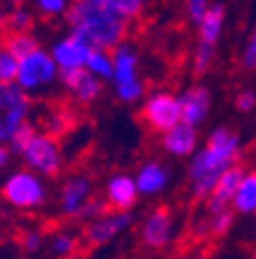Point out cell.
I'll use <instances>...</instances> for the list:
<instances>
[{
  "instance_id": "ffe728a7",
  "label": "cell",
  "mask_w": 256,
  "mask_h": 259,
  "mask_svg": "<svg viewBox=\"0 0 256 259\" xmlns=\"http://www.w3.org/2000/svg\"><path fill=\"white\" fill-rule=\"evenodd\" d=\"M233 210H238V213H254L256 210V171L245 174L233 199Z\"/></svg>"
},
{
  "instance_id": "603a6c76",
  "label": "cell",
  "mask_w": 256,
  "mask_h": 259,
  "mask_svg": "<svg viewBox=\"0 0 256 259\" xmlns=\"http://www.w3.org/2000/svg\"><path fill=\"white\" fill-rule=\"evenodd\" d=\"M85 70H90L95 76L99 79H113V72H116V65H113V54H109L107 49H92L90 58Z\"/></svg>"
},
{
  "instance_id": "30bf717a",
  "label": "cell",
  "mask_w": 256,
  "mask_h": 259,
  "mask_svg": "<svg viewBox=\"0 0 256 259\" xmlns=\"http://www.w3.org/2000/svg\"><path fill=\"white\" fill-rule=\"evenodd\" d=\"M245 174L247 171L240 164H233L231 169H226V171L222 174V178L217 181L213 194H210V199L206 201L208 213H219V210L233 208V199H235V194H238V188H240Z\"/></svg>"
},
{
  "instance_id": "9c48e42d",
  "label": "cell",
  "mask_w": 256,
  "mask_h": 259,
  "mask_svg": "<svg viewBox=\"0 0 256 259\" xmlns=\"http://www.w3.org/2000/svg\"><path fill=\"white\" fill-rule=\"evenodd\" d=\"M92 49H95V47H92L90 42H85L81 35L72 32V35H67L65 39H60V42L54 44L51 56H54V60L58 63L60 72H65V70H81V67H85V65H88V58H90Z\"/></svg>"
},
{
  "instance_id": "ba28073f",
  "label": "cell",
  "mask_w": 256,
  "mask_h": 259,
  "mask_svg": "<svg viewBox=\"0 0 256 259\" xmlns=\"http://www.w3.org/2000/svg\"><path fill=\"white\" fill-rule=\"evenodd\" d=\"M60 67L54 60V56L46 54L44 49L32 51L30 56L21 60L19 65V76H16V83L23 88V91H37V88L46 86L58 76Z\"/></svg>"
},
{
  "instance_id": "3957f363",
  "label": "cell",
  "mask_w": 256,
  "mask_h": 259,
  "mask_svg": "<svg viewBox=\"0 0 256 259\" xmlns=\"http://www.w3.org/2000/svg\"><path fill=\"white\" fill-rule=\"evenodd\" d=\"M113 86H116V95L123 102H136L143 95V83L139 79V56L134 51L132 44L123 42L118 49H113Z\"/></svg>"
},
{
  "instance_id": "8992f818",
  "label": "cell",
  "mask_w": 256,
  "mask_h": 259,
  "mask_svg": "<svg viewBox=\"0 0 256 259\" xmlns=\"http://www.w3.org/2000/svg\"><path fill=\"white\" fill-rule=\"evenodd\" d=\"M23 160H26V164L32 169L35 174H39V176H58L60 167H63V153H60V144L58 139H56L54 135H48V132H44V135H39L30 141V146L26 148V153H23Z\"/></svg>"
},
{
  "instance_id": "44dd1931",
  "label": "cell",
  "mask_w": 256,
  "mask_h": 259,
  "mask_svg": "<svg viewBox=\"0 0 256 259\" xmlns=\"http://www.w3.org/2000/svg\"><path fill=\"white\" fill-rule=\"evenodd\" d=\"M5 49L10 54H14L19 60H23L32 51H37L39 44H37V39L32 37V32H7Z\"/></svg>"
},
{
  "instance_id": "8fae6325",
  "label": "cell",
  "mask_w": 256,
  "mask_h": 259,
  "mask_svg": "<svg viewBox=\"0 0 256 259\" xmlns=\"http://www.w3.org/2000/svg\"><path fill=\"white\" fill-rule=\"evenodd\" d=\"M60 81L72 93V97L81 104H90L101 95V79L92 74L90 70H85V67L60 72Z\"/></svg>"
},
{
  "instance_id": "7c38bea8",
  "label": "cell",
  "mask_w": 256,
  "mask_h": 259,
  "mask_svg": "<svg viewBox=\"0 0 256 259\" xmlns=\"http://www.w3.org/2000/svg\"><path fill=\"white\" fill-rule=\"evenodd\" d=\"M92 183L88 176H72L63 183L60 190V208L65 215L79 218L81 210L85 208V204L92 199Z\"/></svg>"
},
{
  "instance_id": "d6986e66",
  "label": "cell",
  "mask_w": 256,
  "mask_h": 259,
  "mask_svg": "<svg viewBox=\"0 0 256 259\" xmlns=\"http://www.w3.org/2000/svg\"><path fill=\"white\" fill-rule=\"evenodd\" d=\"M224 19H226L224 5H210V10L206 12V16L198 23V42L215 47L217 39L222 37V30H224Z\"/></svg>"
},
{
  "instance_id": "ac0fdd59",
  "label": "cell",
  "mask_w": 256,
  "mask_h": 259,
  "mask_svg": "<svg viewBox=\"0 0 256 259\" xmlns=\"http://www.w3.org/2000/svg\"><path fill=\"white\" fill-rule=\"evenodd\" d=\"M136 185L141 194H157L169 185V169L160 162H148L136 174Z\"/></svg>"
},
{
  "instance_id": "d590c367",
  "label": "cell",
  "mask_w": 256,
  "mask_h": 259,
  "mask_svg": "<svg viewBox=\"0 0 256 259\" xmlns=\"http://www.w3.org/2000/svg\"><path fill=\"white\" fill-rule=\"evenodd\" d=\"M196 259H206V257H196Z\"/></svg>"
},
{
  "instance_id": "d4e9b609",
  "label": "cell",
  "mask_w": 256,
  "mask_h": 259,
  "mask_svg": "<svg viewBox=\"0 0 256 259\" xmlns=\"http://www.w3.org/2000/svg\"><path fill=\"white\" fill-rule=\"evenodd\" d=\"M37 137V130H35V125L30 123V120H26V123L21 125V127L16 130L14 135H12V139L7 141V148H10L12 153H16V155H23L26 153V148L30 146V141Z\"/></svg>"
},
{
  "instance_id": "52a82bcc",
  "label": "cell",
  "mask_w": 256,
  "mask_h": 259,
  "mask_svg": "<svg viewBox=\"0 0 256 259\" xmlns=\"http://www.w3.org/2000/svg\"><path fill=\"white\" fill-rule=\"evenodd\" d=\"M141 118L157 132H169L171 127H176L182 123V104L180 97L171 95V93H155L145 100L143 109H141Z\"/></svg>"
},
{
  "instance_id": "5b68a950",
  "label": "cell",
  "mask_w": 256,
  "mask_h": 259,
  "mask_svg": "<svg viewBox=\"0 0 256 259\" xmlns=\"http://www.w3.org/2000/svg\"><path fill=\"white\" fill-rule=\"evenodd\" d=\"M0 141L7 144L16 130L28 120L30 97L19 83H3L0 86Z\"/></svg>"
},
{
  "instance_id": "e0dca14e",
  "label": "cell",
  "mask_w": 256,
  "mask_h": 259,
  "mask_svg": "<svg viewBox=\"0 0 256 259\" xmlns=\"http://www.w3.org/2000/svg\"><path fill=\"white\" fill-rule=\"evenodd\" d=\"M182 120L189 125H201L210 111V93L206 86H192L180 95Z\"/></svg>"
},
{
  "instance_id": "83f0119b",
  "label": "cell",
  "mask_w": 256,
  "mask_h": 259,
  "mask_svg": "<svg viewBox=\"0 0 256 259\" xmlns=\"http://www.w3.org/2000/svg\"><path fill=\"white\" fill-rule=\"evenodd\" d=\"M215 60V47L206 42H198L196 51H194V74L201 76L210 70V65Z\"/></svg>"
},
{
  "instance_id": "277c9868",
  "label": "cell",
  "mask_w": 256,
  "mask_h": 259,
  "mask_svg": "<svg viewBox=\"0 0 256 259\" xmlns=\"http://www.w3.org/2000/svg\"><path fill=\"white\" fill-rule=\"evenodd\" d=\"M3 197L7 199V204L16 208H37L46 201V188L39 174H35L32 169H21L7 176L3 185Z\"/></svg>"
},
{
  "instance_id": "6da1fadb",
  "label": "cell",
  "mask_w": 256,
  "mask_h": 259,
  "mask_svg": "<svg viewBox=\"0 0 256 259\" xmlns=\"http://www.w3.org/2000/svg\"><path fill=\"white\" fill-rule=\"evenodd\" d=\"M240 137L229 127H217L208 137L206 146L196 151L189 162V188L194 201H208L217 181L226 169L238 164Z\"/></svg>"
},
{
  "instance_id": "4fadbf2b",
  "label": "cell",
  "mask_w": 256,
  "mask_h": 259,
  "mask_svg": "<svg viewBox=\"0 0 256 259\" xmlns=\"http://www.w3.org/2000/svg\"><path fill=\"white\" fill-rule=\"evenodd\" d=\"M132 225V210H109L107 215L97 218L88 225L85 238L90 243H107Z\"/></svg>"
},
{
  "instance_id": "9a60e30c",
  "label": "cell",
  "mask_w": 256,
  "mask_h": 259,
  "mask_svg": "<svg viewBox=\"0 0 256 259\" xmlns=\"http://www.w3.org/2000/svg\"><path fill=\"white\" fill-rule=\"evenodd\" d=\"M196 125H189L182 120L176 127H171L169 132L162 135V148L173 157H187L196 153Z\"/></svg>"
},
{
  "instance_id": "7402d4cb",
  "label": "cell",
  "mask_w": 256,
  "mask_h": 259,
  "mask_svg": "<svg viewBox=\"0 0 256 259\" xmlns=\"http://www.w3.org/2000/svg\"><path fill=\"white\" fill-rule=\"evenodd\" d=\"M92 3H97L99 7H104V10L113 12L118 16H125L129 21L139 19L145 5V0H92Z\"/></svg>"
},
{
  "instance_id": "f546056e",
  "label": "cell",
  "mask_w": 256,
  "mask_h": 259,
  "mask_svg": "<svg viewBox=\"0 0 256 259\" xmlns=\"http://www.w3.org/2000/svg\"><path fill=\"white\" fill-rule=\"evenodd\" d=\"M76 238L72 234H58L54 238V254L56 257H70L72 252L76 250Z\"/></svg>"
},
{
  "instance_id": "5bb4252c",
  "label": "cell",
  "mask_w": 256,
  "mask_h": 259,
  "mask_svg": "<svg viewBox=\"0 0 256 259\" xmlns=\"http://www.w3.org/2000/svg\"><path fill=\"white\" fill-rule=\"evenodd\" d=\"M171 232H173V218L166 206H157L143 222L141 236L148 248H164L171 241Z\"/></svg>"
},
{
  "instance_id": "d6a6232c",
  "label": "cell",
  "mask_w": 256,
  "mask_h": 259,
  "mask_svg": "<svg viewBox=\"0 0 256 259\" xmlns=\"http://www.w3.org/2000/svg\"><path fill=\"white\" fill-rule=\"evenodd\" d=\"M256 104V93L254 91H242L240 95L235 97V107L240 109V111H251Z\"/></svg>"
},
{
  "instance_id": "7a4b0ae2",
  "label": "cell",
  "mask_w": 256,
  "mask_h": 259,
  "mask_svg": "<svg viewBox=\"0 0 256 259\" xmlns=\"http://www.w3.org/2000/svg\"><path fill=\"white\" fill-rule=\"evenodd\" d=\"M72 32L81 35L95 49H118L129 32V19L99 7L92 0H72L67 12Z\"/></svg>"
},
{
  "instance_id": "4316f807",
  "label": "cell",
  "mask_w": 256,
  "mask_h": 259,
  "mask_svg": "<svg viewBox=\"0 0 256 259\" xmlns=\"http://www.w3.org/2000/svg\"><path fill=\"white\" fill-rule=\"evenodd\" d=\"M19 65H21V60L3 47V51H0V83H16Z\"/></svg>"
},
{
  "instance_id": "e575fe53",
  "label": "cell",
  "mask_w": 256,
  "mask_h": 259,
  "mask_svg": "<svg viewBox=\"0 0 256 259\" xmlns=\"http://www.w3.org/2000/svg\"><path fill=\"white\" fill-rule=\"evenodd\" d=\"M10 148H7V146H3V148H0V164H3V167H7V162H10Z\"/></svg>"
},
{
  "instance_id": "1f68e13d",
  "label": "cell",
  "mask_w": 256,
  "mask_h": 259,
  "mask_svg": "<svg viewBox=\"0 0 256 259\" xmlns=\"http://www.w3.org/2000/svg\"><path fill=\"white\" fill-rule=\"evenodd\" d=\"M242 65L247 70H256V28L251 30L249 39H247V47L242 51Z\"/></svg>"
},
{
  "instance_id": "2e32d148",
  "label": "cell",
  "mask_w": 256,
  "mask_h": 259,
  "mask_svg": "<svg viewBox=\"0 0 256 259\" xmlns=\"http://www.w3.org/2000/svg\"><path fill=\"white\" fill-rule=\"evenodd\" d=\"M139 185L136 178L127 176V174H116L109 178L107 183V201L113 210H132L139 197Z\"/></svg>"
},
{
  "instance_id": "4dcf8cb0",
  "label": "cell",
  "mask_w": 256,
  "mask_h": 259,
  "mask_svg": "<svg viewBox=\"0 0 256 259\" xmlns=\"http://www.w3.org/2000/svg\"><path fill=\"white\" fill-rule=\"evenodd\" d=\"M210 10V0H187V12H189V19L194 23H201V19L206 16V12Z\"/></svg>"
},
{
  "instance_id": "836d02e7",
  "label": "cell",
  "mask_w": 256,
  "mask_h": 259,
  "mask_svg": "<svg viewBox=\"0 0 256 259\" xmlns=\"http://www.w3.org/2000/svg\"><path fill=\"white\" fill-rule=\"evenodd\" d=\"M23 248L28 250V252H32V250H39V245H42V234L39 232H26L21 238Z\"/></svg>"
},
{
  "instance_id": "f1b7e54d",
  "label": "cell",
  "mask_w": 256,
  "mask_h": 259,
  "mask_svg": "<svg viewBox=\"0 0 256 259\" xmlns=\"http://www.w3.org/2000/svg\"><path fill=\"white\" fill-rule=\"evenodd\" d=\"M32 3H35V7L46 16H56V14H63V12H70V7H72L70 0H32Z\"/></svg>"
},
{
  "instance_id": "484cf974",
  "label": "cell",
  "mask_w": 256,
  "mask_h": 259,
  "mask_svg": "<svg viewBox=\"0 0 256 259\" xmlns=\"http://www.w3.org/2000/svg\"><path fill=\"white\" fill-rule=\"evenodd\" d=\"M5 26L10 32H30L32 14L26 10V7L16 5V7H12V12L5 16Z\"/></svg>"
},
{
  "instance_id": "cb8c5ba5",
  "label": "cell",
  "mask_w": 256,
  "mask_h": 259,
  "mask_svg": "<svg viewBox=\"0 0 256 259\" xmlns=\"http://www.w3.org/2000/svg\"><path fill=\"white\" fill-rule=\"evenodd\" d=\"M233 222V208L219 210V213H208V218L201 222V232L208 236H222Z\"/></svg>"
}]
</instances>
